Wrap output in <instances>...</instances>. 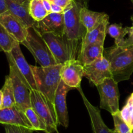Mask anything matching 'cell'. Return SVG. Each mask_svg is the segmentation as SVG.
<instances>
[{"instance_id":"cell-37","label":"cell","mask_w":133,"mask_h":133,"mask_svg":"<svg viewBox=\"0 0 133 133\" xmlns=\"http://www.w3.org/2000/svg\"><path fill=\"white\" fill-rule=\"evenodd\" d=\"M131 1H132V3H133V0H131Z\"/></svg>"},{"instance_id":"cell-7","label":"cell","mask_w":133,"mask_h":133,"mask_svg":"<svg viewBox=\"0 0 133 133\" xmlns=\"http://www.w3.org/2000/svg\"><path fill=\"white\" fill-rule=\"evenodd\" d=\"M18 44L9 53H5L9 64L14 67L22 82L31 91L38 90L31 65L27 63Z\"/></svg>"},{"instance_id":"cell-5","label":"cell","mask_w":133,"mask_h":133,"mask_svg":"<svg viewBox=\"0 0 133 133\" xmlns=\"http://www.w3.org/2000/svg\"><path fill=\"white\" fill-rule=\"evenodd\" d=\"M21 44L29 50L40 66H49L58 64L44 38L35 27L27 28V37Z\"/></svg>"},{"instance_id":"cell-35","label":"cell","mask_w":133,"mask_h":133,"mask_svg":"<svg viewBox=\"0 0 133 133\" xmlns=\"http://www.w3.org/2000/svg\"><path fill=\"white\" fill-rule=\"evenodd\" d=\"M132 27H133V16H132Z\"/></svg>"},{"instance_id":"cell-32","label":"cell","mask_w":133,"mask_h":133,"mask_svg":"<svg viewBox=\"0 0 133 133\" xmlns=\"http://www.w3.org/2000/svg\"><path fill=\"white\" fill-rule=\"evenodd\" d=\"M43 4L45 7V10L48 11V13H51V2L49 0H42Z\"/></svg>"},{"instance_id":"cell-6","label":"cell","mask_w":133,"mask_h":133,"mask_svg":"<svg viewBox=\"0 0 133 133\" xmlns=\"http://www.w3.org/2000/svg\"><path fill=\"white\" fill-rule=\"evenodd\" d=\"M31 107L48 127V133L57 131V120L55 107L45 95L38 90L31 91Z\"/></svg>"},{"instance_id":"cell-10","label":"cell","mask_w":133,"mask_h":133,"mask_svg":"<svg viewBox=\"0 0 133 133\" xmlns=\"http://www.w3.org/2000/svg\"><path fill=\"white\" fill-rule=\"evenodd\" d=\"M62 80L73 89L81 87L82 78L84 77V66L77 59L69 60L62 64L61 70Z\"/></svg>"},{"instance_id":"cell-8","label":"cell","mask_w":133,"mask_h":133,"mask_svg":"<svg viewBox=\"0 0 133 133\" xmlns=\"http://www.w3.org/2000/svg\"><path fill=\"white\" fill-rule=\"evenodd\" d=\"M118 83L112 78H109L96 86L100 96V108L106 110L112 115L120 111Z\"/></svg>"},{"instance_id":"cell-34","label":"cell","mask_w":133,"mask_h":133,"mask_svg":"<svg viewBox=\"0 0 133 133\" xmlns=\"http://www.w3.org/2000/svg\"><path fill=\"white\" fill-rule=\"evenodd\" d=\"M3 104V93L1 89L0 90V109H1V106H2Z\"/></svg>"},{"instance_id":"cell-20","label":"cell","mask_w":133,"mask_h":133,"mask_svg":"<svg viewBox=\"0 0 133 133\" xmlns=\"http://www.w3.org/2000/svg\"><path fill=\"white\" fill-rule=\"evenodd\" d=\"M105 13L92 11L84 7L81 9L80 13L81 21L87 29V32L93 29L101 20Z\"/></svg>"},{"instance_id":"cell-18","label":"cell","mask_w":133,"mask_h":133,"mask_svg":"<svg viewBox=\"0 0 133 133\" xmlns=\"http://www.w3.org/2000/svg\"><path fill=\"white\" fill-rule=\"evenodd\" d=\"M104 42L88 44L80 48L77 59L83 66L89 65L103 56Z\"/></svg>"},{"instance_id":"cell-15","label":"cell","mask_w":133,"mask_h":133,"mask_svg":"<svg viewBox=\"0 0 133 133\" xmlns=\"http://www.w3.org/2000/svg\"><path fill=\"white\" fill-rule=\"evenodd\" d=\"M34 27L39 32H51L59 35H65L64 13H51L42 20L36 22Z\"/></svg>"},{"instance_id":"cell-26","label":"cell","mask_w":133,"mask_h":133,"mask_svg":"<svg viewBox=\"0 0 133 133\" xmlns=\"http://www.w3.org/2000/svg\"><path fill=\"white\" fill-rule=\"evenodd\" d=\"M112 116L114 123V133H132V130L129 126L122 119L120 111Z\"/></svg>"},{"instance_id":"cell-13","label":"cell","mask_w":133,"mask_h":133,"mask_svg":"<svg viewBox=\"0 0 133 133\" xmlns=\"http://www.w3.org/2000/svg\"><path fill=\"white\" fill-rule=\"evenodd\" d=\"M0 124L22 126L34 130L24 111L16 104L0 109Z\"/></svg>"},{"instance_id":"cell-31","label":"cell","mask_w":133,"mask_h":133,"mask_svg":"<svg viewBox=\"0 0 133 133\" xmlns=\"http://www.w3.org/2000/svg\"><path fill=\"white\" fill-rule=\"evenodd\" d=\"M8 11L7 6L5 0H0V14Z\"/></svg>"},{"instance_id":"cell-30","label":"cell","mask_w":133,"mask_h":133,"mask_svg":"<svg viewBox=\"0 0 133 133\" xmlns=\"http://www.w3.org/2000/svg\"><path fill=\"white\" fill-rule=\"evenodd\" d=\"M64 9L61 7L56 5V4L51 3V13H64Z\"/></svg>"},{"instance_id":"cell-17","label":"cell","mask_w":133,"mask_h":133,"mask_svg":"<svg viewBox=\"0 0 133 133\" xmlns=\"http://www.w3.org/2000/svg\"><path fill=\"white\" fill-rule=\"evenodd\" d=\"M109 23V16L105 13L99 23L91 31H88L81 43V48L94 43H105V39L107 34V29Z\"/></svg>"},{"instance_id":"cell-24","label":"cell","mask_w":133,"mask_h":133,"mask_svg":"<svg viewBox=\"0 0 133 133\" xmlns=\"http://www.w3.org/2000/svg\"><path fill=\"white\" fill-rule=\"evenodd\" d=\"M130 27H123L121 24L112 23L108 27L107 33L115 39V45L118 46L125 39L129 32Z\"/></svg>"},{"instance_id":"cell-23","label":"cell","mask_w":133,"mask_h":133,"mask_svg":"<svg viewBox=\"0 0 133 133\" xmlns=\"http://www.w3.org/2000/svg\"><path fill=\"white\" fill-rule=\"evenodd\" d=\"M29 10L31 16L36 22L42 20L49 14L44 7L42 0H30Z\"/></svg>"},{"instance_id":"cell-16","label":"cell","mask_w":133,"mask_h":133,"mask_svg":"<svg viewBox=\"0 0 133 133\" xmlns=\"http://www.w3.org/2000/svg\"><path fill=\"white\" fill-rule=\"evenodd\" d=\"M77 89L81 95L83 102L89 114L93 133H114L112 130L109 129L105 125L101 116L100 110L97 107L94 106L90 102V101L84 94L81 87H78Z\"/></svg>"},{"instance_id":"cell-9","label":"cell","mask_w":133,"mask_h":133,"mask_svg":"<svg viewBox=\"0 0 133 133\" xmlns=\"http://www.w3.org/2000/svg\"><path fill=\"white\" fill-rule=\"evenodd\" d=\"M84 77L96 86L102 83L107 78H112L109 60L103 56L92 63L84 65Z\"/></svg>"},{"instance_id":"cell-25","label":"cell","mask_w":133,"mask_h":133,"mask_svg":"<svg viewBox=\"0 0 133 133\" xmlns=\"http://www.w3.org/2000/svg\"><path fill=\"white\" fill-rule=\"evenodd\" d=\"M25 113L32 125L34 130H42L48 133V127L46 125L32 107L26 109Z\"/></svg>"},{"instance_id":"cell-28","label":"cell","mask_w":133,"mask_h":133,"mask_svg":"<svg viewBox=\"0 0 133 133\" xmlns=\"http://www.w3.org/2000/svg\"><path fill=\"white\" fill-rule=\"evenodd\" d=\"M127 38L125 39L122 43L118 45V46H133V27H130L129 32L128 33Z\"/></svg>"},{"instance_id":"cell-12","label":"cell","mask_w":133,"mask_h":133,"mask_svg":"<svg viewBox=\"0 0 133 133\" xmlns=\"http://www.w3.org/2000/svg\"><path fill=\"white\" fill-rule=\"evenodd\" d=\"M72 87H69L61 79L59 86L55 95L54 104L55 111L58 125H62L67 128L69 125V117L66 105V95L68 92L72 89Z\"/></svg>"},{"instance_id":"cell-14","label":"cell","mask_w":133,"mask_h":133,"mask_svg":"<svg viewBox=\"0 0 133 133\" xmlns=\"http://www.w3.org/2000/svg\"><path fill=\"white\" fill-rule=\"evenodd\" d=\"M0 23L19 44L25 39L28 27L9 11L0 14Z\"/></svg>"},{"instance_id":"cell-22","label":"cell","mask_w":133,"mask_h":133,"mask_svg":"<svg viewBox=\"0 0 133 133\" xmlns=\"http://www.w3.org/2000/svg\"><path fill=\"white\" fill-rule=\"evenodd\" d=\"M19 43L0 23V51L9 53Z\"/></svg>"},{"instance_id":"cell-36","label":"cell","mask_w":133,"mask_h":133,"mask_svg":"<svg viewBox=\"0 0 133 133\" xmlns=\"http://www.w3.org/2000/svg\"><path fill=\"white\" fill-rule=\"evenodd\" d=\"M49 1H51H51H53V0H49Z\"/></svg>"},{"instance_id":"cell-27","label":"cell","mask_w":133,"mask_h":133,"mask_svg":"<svg viewBox=\"0 0 133 133\" xmlns=\"http://www.w3.org/2000/svg\"><path fill=\"white\" fill-rule=\"evenodd\" d=\"M5 133H32L33 130L17 125H5Z\"/></svg>"},{"instance_id":"cell-2","label":"cell","mask_w":133,"mask_h":133,"mask_svg":"<svg viewBox=\"0 0 133 133\" xmlns=\"http://www.w3.org/2000/svg\"><path fill=\"white\" fill-rule=\"evenodd\" d=\"M62 64L49 66L31 65L38 91L45 95L52 103L61 80V70Z\"/></svg>"},{"instance_id":"cell-19","label":"cell","mask_w":133,"mask_h":133,"mask_svg":"<svg viewBox=\"0 0 133 133\" xmlns=\"http://www.w3.org/2000/svg\"><path fill=\"white\" fill-rule=\"evenodd\" d=\"M8 11L22 21L27 27H33L36 21L31 16L29 10V5L20 4L13 0H5Z\"/></svg>"},{"instance_id":"cell-38","label":"cell","mask_w":133,"mask_h":133,"mask_svg":"<svg viewBox=\"0 0 133 133\" xmlns=\"http://www.w3.org/2000/svg\"><path fill=\"white\" fill-rule=\"evenodd\" d=\"M132 133H133V130H132Z\"/></svg>"},{"instance_id":"cell-4","label":"cell","mask_w":133,"mask_h":133,"mask_svg":"<svg viewBox=\"0 0 133 133\" xmlns=\"http://www.w3.org/2000/svg\"><path fill=\"white\" fill-rule=\"evenodd\" d=\"M89 0H71L68 6L64 10L65 23V35L70 40L79 43L85 34L87 29L82 23L80 18L81 9L88 7Z\"/></svg>"},{"instance_id":"cell-29","label":"cell","mask_w":133,"mask_h":133,"mask_svg":"<svg viewBox=\"0 0 133 133\" xmlns=\"http://www.w3.org/2000/svg\"><path fill=\"white\" fill-rule=\"evenodd\" d=\"M71 2V0H53V1H51V3H53L63 8L64 9L66 7L68 6Z\"/></svg>"},{"instance_id":"cell-11","label":"cell","mask_w":133,"mask_h":133,"mask_svg":"<svg viewBox=\"0 0 133 133\" xmlns=\"http://www.w3.org/2000/svg\"><path fill=\"white\" fill-rule=\"evenodd\" d=\"M9 65V76H10L12 83L16 105L18 106L25 112L26 109L31 107V90L19 78L14 67L10 64Z\"/></svg>"},{"instance_id":"cell-21","label":"cell","mask_w":133,"mask_h":133,"mask_svg":"<svg viewBox=\"0 0 133 133\" xmlns=\"http://www.w3.org/2000/svg\"><path fill=\"white\" fill-rule=\"evenodd\" d=\"M3 93V104L1 109L9 108L15 105L16 102L14 99V90H13L12 83L9 75L5 78V83L1 89Z\"/></svg>"},{"instance_id":"cell-1","label":"cell","mask_w":133,"mask_h":133,"mask_svg":"<svg viewBox=\"0 0 133 133\" xmlns=\"http://www.w3.org/2000/svg\"><path fill=\"white\" fill-rule=\"evenodd\" d=\"M103 56L110 62L112 78L116 82L119 83L129 79L133 72V46L114 44L104 49Z\"/></svg>"},{"instance_id":"cell-33","label":"cell","mask_w":133,"mask_h":133,"mask_svg":"<svg viewBox=\"0 0 133 133\" xmlns=\"http://www.w3.org/2000/svg\"><path fill=\"white\" fill-rule=\"evenodd\" d=\"M15 2L18 3L20 4H27V5H29L30 2V0H13Z\"/></svg>"},{"instance_id":"cell-3","label":"cell","mask_w":133,"mask_h":133,"mask_svg":"<svg viewBox=\"0 0 133 133\" xmlns=\"http://www.w3.org/2000/svg\"><path fill=\"white\" fill-rule=\"evenodd\" d=\"M40 34L57 63L64 64L69 60L77 59L80 50L79 43L70 40L65 35H59L51 32H42Z\"/></svg>"}]
</instances>
